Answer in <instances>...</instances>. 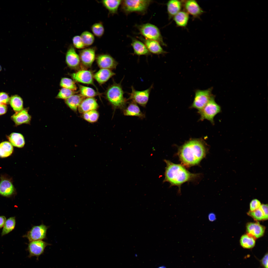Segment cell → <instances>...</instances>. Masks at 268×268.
Returning <instances> with one entry per match:
<instances>
[{
  "mask_svg": "<svg viewBox=\"0 0 268 268\" xmlns=\"http://www.w3.org/2000/svg\"><path fill=\"white\" fill-rule=\"evenodd\" d=\"M208 151V145L202 138H192L179 147L177 155L182 164L189 167L198 165Z\"/></svg>",
  "mask_w": 268,
  "mask_h": 268,
  "instance_id": "obj_1",
  "label": "cell"
},
{
  "mask_svg": "<svg viewBox=\"0 0 268 268\" xmlns=\"http://www.w3.org/2000/svg\"><path fill=\"white\" fill-rule=\"evenodd\" d=\"M164 161L166 166L163 182L169 183L171 186H177L179 191H180V187L182 184L194 180L200 175L190 172L183 165L175 164L166 159Z\"/></svg>",
  "mask_w": 268,
  "mask_h": 268,
  "instance_id": "obj_2",
  "label": "cell"
},
{
  "mask_svg": "<svg viewBox=\"0 0 268 268\" xmlns=\"http://www.w3.org/2000/svg\"><path fill=\"white\" fill-rule=\"evenodd\" d=\"M124 93L121 83H115L108 88L105 95L108 101L115 107L123 108L128 101L124 96Z\"/></svg>",
  "mask_w": 268,
  "mask_h": 268,
  "instance_id": "obj_3",
  "label": "cell"
},
{
  "mask_svg": "<svg viewBox=\"0 0 268 268\" xmlns=\"http://www.w3.org/2000/svg\"><path fill=\"white\" fill-rule=\"evenodd\" d=\"M153 1L147 0H122L121 9L128 15L133 12L145 14Z\"/></svg>",
  "mask_w": 268,
  "mask_h": 268,
  "instance_id": "obj_4",
  "label": "cell"
},
{
  "mask_svg": "<svg viewBox=\"0 0 268 268\" xmlns=\"http://www.w3.org/2000/svg\"><path fill=\"white\" fill-rule=\"evenodd\" d=\"M136 26L140 34L144 38L156 41L163 46H166L159 29L155 25L150 23H146Z\"/></svg>",
  "mask_w": 268,
  "mask_h": 268,
  "instance_id": "obj_5",
  "label": "cell"
},
{
  "mask_svg": "<svg viewBox=\"0 0 268 268\" xmlns=\"http://www.w3.org/2000/svg\"><path fill=\"white\" fill-rule=\"evenodd\" d=\"M221 111V107L216 102L214 96L213 95L205 105L198 112L200 115V120H206L214 124V117Z\"/></svg>",
  "mask_w": 268,
  "mask_h": 268,
  "instance_id": "obj_6",
  "label": "cell"
},
{
  "mask_svg": "<svg viewBox=\"0 0 268 268\" xmlns=\"http://www.w3.org/2000/svg\"><path fill=\"white\" fill-rule=\"evenodd\" d=\"M212 88L204 90H196L193 102L190 108L200 111L208 102L213 95Z\"/></svg>",
  "mask_w": 268,
  "mask_h": 268,
  "instance_id": "obj_7",
  "label": "cell"
},
{
  "mask_svg": "<svg viewBox=\"0 0 268 268\" xmlns=\"http://www.w3.org/2000/svg\"><path fill=\"white\" fill-rule=\"evenodd\" d=\"M153 87L152 84L148 89L141 91L136 90L133 86H132V91L129 93V95L128 101L131 100L136 104L140 105L145 107L148 101L149 96L151 91Z\"/></svg>",
  "mask_w": 268,
  "mask_h": 268,
  "instance_id": "obj_8",
  "label": "cell"
},
{
  "mask_svg": "<svg viewBox=\"0 0 268 268\" xmlns=\"http://www.w3.org/2000/svg\"><path fill=\"white\" fill-rule=\"evenodd\" d=\"M50 244L42 240L30 242L28 244L27 250L29 252L28 257L31 258L35 256L38 260L39 257L44 253L46 247Z\"/></svg>",
  "mask_w": 268,
  "mask_h": 268,
  "instance_id": "obj_9",
  "label": "cell"
},
{
  "mask_svg": "<svg viewBox=\"0 0 268 268\" xmlns=\"http://www.w3.org/2000/svg\"><path fill=\"white\" fill-rule=\"evenodd\" d=\"M47 226L43 224L38 226H34L25 236L30 242L38 240H42L45 238Z\"/></svg>",
  "mask_w": 268,
  "mask_h": 268,
  "instance_id": "obj_10",
  "label": "cell"
},
{
  "mask_svg": "<svg viewBox=\"0 0 268 268\" xmlns=\"http://www.w3.org/2000/svg\"><path fill=\"white\" fill-rule=\"evenodd\" d=\"M183 7L184 11L194 18H200L204 12L197 2L195 0H182Z\"/></svg>",
  "mask_w": 268,
  "mask_h": 268,
  "instance_id": "obj_11",
  "label": "cell"
},
{
  "mask_svg": "<svg viewBox=\"0 0 268 268\" xmlns=\"http://www.w3.org/2000/svg\"><path fill=\"white\" fill-rule=\"evenodd\" d=\"M96 50L95 47H91L80 51L79 56L80 62L84 67H91L95 58Z\"/></svg>",
  "mask_w": 268,
  "mask_h": 268,
  "instance_id": "obj_12",
  "label": "cell"
},
{
  "mask_svg": "<svg viewBox=\"0 0 268 268\" xmlns=\"http://www.w3.org/2000/svg\"><path fill=\"white\" fill-rule=\"evenodd\" d=\"M96 60L98 66L101 68L115 69L118 64L113 57L107 54L98 55L96 57Z\"/></svg>",
  "mask_w": 268,
  "mask_h": 268,
  "instance_id": "obj_13",
  "label": "cell"
},
{
  "mask_svg": "<svg viewBox=\"0 0 268 268\" xmlns=\"http://www.w3.org/2000/svg\"><path fill=\"white\" fill-rule=\"evenodd\" d=\"M71 76L73 79L77 82L95 86L93 82V75L90 70H80L71 74Z\"/></svg>",
  "mask_w": 268,
  "mask_h": 268,
  "instance_id": "obj_14",
  "label": "cell"
},
{
  "mask_svg": "<svg viewBox=\"0 0 268 268\" xmlns=\"http://www.w3.org/2000/svg\"><path fill=\"white\" fill-rule=\"evenodd\" d=\"M66 58V63L70 67L75 69L79 67L80 63L79 57L73 46H70L68 49Z\"/></svg>",
  "mask_w": 268,
  "mask_h": 268,
  "instance_id": "obj_15",
  "label": "cell"
},
{
  "mask_svg": "<svg viewBox=\"0 0 268 268\" xmlns=\"http://www.w3.org/2000/svg\"><path fill=\"white\" fill-rule=\"evenodd\" d=\"M139 38L144 43L151 54L160 55H163L167 53L163 49L160 43L158 41L146 39L141 37Z\"/></svg>",
  "mask_w": 268,
  "mask_h": 268,
  "instance_id": "obj_16",
  "label": "cell"
},
{
  "mask_svg": "<svg viewBox=\"0 0 268 268\" xmlns=\"http://www.w3.org/2000/svg\"><path fill=\"white\" fill-rule=\"evenodd\" d=\"M247 234L250 235L255 238H259L264 234L265 228L258 222H249L246 225Z\"/></svg>",
  "mask_w": 268,
  "mask_h": 268,
  "instance_id": "obj_17",
  "label": "cell"
},
{
  "mask_svg": "<svg viewBox=\"0 0 268 268\" xmlns=\"http://www.w3.org/2000/svg\"><path fill=\"white\" fill-rule=\"evenodd\" d=\"M131 45L134 50L133 54L135 55L138 56L151 55L144 43L135 38H132Z\"/></svg>",
  "mask_w": 268,
  "mask_h": 268,
  "instance_id": "obj_18",
  "label": "cell"
},
{
  "mask_svg": "<svg viewBox=\"0 0 268 268\" xmlns=\"http://www.w3.org/2000/svg\"><path fill=\"white\" fill-rule=\"evenodd\" d=\"M167 13L169 20L173 18L183 7L182 0H170L167 3Z\"/></svg>",
  "mask_w": 268,
  "mask_h": 268,
  "instance_id": "obj_19",
  "label": "cell"
},
{
  "mask_svg": "<svg viewBox=\"0 0 268 268\" xmlns=\"http://www.w3.org/2000/svg\"><path fill=\"white\" fill-rule=\"evenodd\" d=\"M98 107V104L95 98H88L84 99L78 107L79 112L84 113L87 111L95 110Z\"/></svg>",
  "mask_w": 268,
  "mask_h": 268,
  "instance_id": "obj_20",
  "label": "cell"
},
{
  "mask_svg": "<svg viewBox=\"0 0 268 268\" xmlns=\"http://www.w3.org/2000/svg\"><path fill=\"white\" fill-rule=\"evenodd\" d=\"M11 118L16 125H18L23 124L29 123L31 117L28 113V109H23L21 111L16 113Z\"/></svg>",
  "mask_w": 268,
  "mask_h": 268,
  "instance_id": "obj_21",
  "label": "cell"
},
{
  "mask_svg": "<svg viewBox=\"0 0 268 268\" xmlns=\"http://www.w3.org/2000/svg\"><path fill=\"white\" fill-rule=\"evenodd\" d=\"M115 74L110 69L101 68L93 75V78L99 84H102Z\"/></svg>",
  "mask_w": 268,
  "mask_h": 268,
  "instance_id": "obj_22",
  "label": "cell"
},
{
  "mask_svg": "<svg viewBox=\"0 0 268 268\" xmlns=\"http://www.w3.org/2000/svg\"><path fill=\"white\" fill-rule=\"evenodd\" d=\"M124 114L125 116H137L141 118L145 117V114L141 112L137 104L132 101L125 109Z\"/></svg>",
  "mask_w": 268,
  "mask_h": 268,
  "instance_id": "obj_23",
  "label": "cell"
},
{
  "mask_svg": "<svg viewBox=\"0 0 268 268\" xmlns=\"http://www.w3.org/2000/svg\"><path fill=\"white\" fill-rule=\"evenodd\" d=\"M15 191L14 187L10 181L6 179H2L0 182V195L9 197L13 195Z\"/></svg>",
  "mask_w": 268,
  "mask_h": 268,
  "instance_id": "obj_24",
  "label": "cell"
},
{
  "mask_svg": "<svg viewBox=\"0 0 268 268\" xmlns=\"http://www.w3.org/2000/svg\"><path fill=\"white\" fill-rule=\"evenodd\" d=\"M122 0H104L100 2L108 11L109 14L113 15L117 14Z\"/></svg>",
  "mask_w": 268,
  "mask_h": 268,
  "instance_id": "obj_25",
  "label": "cell"
},
{
  "mask_svg": "<svg viewBox=\"0 0 268 268\" xmlns=\"http://www.w3.org/2000/svg\"><path fill=\"white\" fill-rule=\"evenodd\" d=\"M173 18L177 26L185 27L188 24L189 16V14L184 10H181L175 15Z\"/></svg>",
  "mask_w": 268,
  "mask_h": 268,
  "instance_id": "obj_26",
  "label": "cell"
},
{
  "mask_svg": "<svg viewBox=\"0 0 268 268\" xmlns=\"http://www.w3.org/2000/svg\"><path fill=\"white\" fill-rule=\"evenodd\" d=\"M84 98L80 94H74L65 100V102L71 109L76 111Z\"/></svg>",
  "mask_w": 268,
  "mask_h": 268,
  "instance_id": "obj_27",
  "label": "cell"
},
{
  "mask_svg": "<svg viewBox=\"0 0 268 268\" xmlns=\"http://www.w3.org/2000/svg\"><path fill=\"white\" fill-rule=\"evenodd\" d=\"M8 138L11 144L15 147L22 148L24 145V138L23 136L20 134L12 133L8 136Z\"/></svg>",
  "mask_w": 268,
  "mask_h": 268,
  "instance_id": "obj_28",
  "label": "cell"
},
{
  "mask_svg": "<svg viewBox=\"0 0 268 268\" xmlns=\"http://www.w3.org/2000/svg\"><path fill=\"white\" fill-rule=\"evenodd\" d=\"M255 238L247 234L243 235L241 237L240 242L241 246L246 249H251L253 247L255 244Z\"/></svg>",
  "mask_w": 268,
  "mask_h": 268,
  "instance_id": "obj_29",
  "label": "cell"
},
{
  "mask_svg": "<svg viewBox=\"0 0 268 268\" xmlns=\"http://www.w3.org/2000/svg\"><path fill=\"white\" fill-rule=\"evenodd\" d=\"M9 102L16 113L20 112L23 109V100L18 95H15L11 96L10 98Z\"/></svg>",
  "mask_w": 268,
  "mask_h": 268,
  "instance_id": "obj_30",
  "label": "cell"
},
{
  "mask_svg": "<svg viewBox=\"0 0 268 268\" xmlns=\"http://www.w3.org/2000/svg\"><path fill=\"white\" fill-rule=\"evenodd\" d=\"M13 151V148L11 143L4 141L0 144V157L3 158L10 155Z\"/></svg>",
  "mask_w": 268,
  "mask_h": 268,
  "instance_id": "obj_31",
  "label": "cell"
},
{
  "mask_svg": "<svg viewBox=\"0 0 268 268\" xmlns=\"http://www.w3.org/2000/svg\"><path fill=\"white\" fill-rule=\"evenodd\" d=\"M15 224L14 217H11L6 220L3 226L1 235H4L11 231L15 228Z\"/></svg>",
  "mask_w": 268,
  "mask_h": 268,
  "instance_id": "obj_32",
  "label": "cell"
},
{
  "mask_svg": "<svg viewBox=\"0 0 268 268\" xmlns=\"http://www.w3.org/2000/svg\"><path fill=\"white\" fill-rule=\"evenodd\" d=\"M80 36L85 47L92 45L95 41L94 35L90 32L85 31L81 34Z\"/></svg>",
  "mask_w": 268,
  "mask_h": 268,
  "instance_id": "obj_33",
  "label": "cell"
},
{
  "mask_svg": "<svg viewBox=\"0 0 268 268\" xmlns=\"http://www.w3.org/2000/svg\"><path fill=\"white\" fill-rule=\"evenodd\" d=\"M79 86L80 95L84 97L93 98L98 95V93L92 88L80 85Z\"/></svg>",
  "mask_w": 268,
  "mask_h": 268,
  "instance_id": "obj_34",
  "label": "cell"
},
{
  "mask_svg": "<svg viewBox=\"0 0 268 268\" xmlns=\"http://www.w3.org/2000/svg\"><path fill=\"white\" fill-rule=\"evenodd\" d=\"M91 30L93 35L99 38L102 37L104 32V28L101 22L93 24L91 26Z\"/></svg>",
  "mask_w": 268,
  "mask_h": 268,
  "instance_id": "obj_35",
  "label": "cell"
},
{
  "mask_svg": "<svg viewBox=\"0 0 268 268\" xmlns=\"http://www.w3.org/2000/svg\"><path fill=\"white\" fill-rule=\"evenodd\" d=\"M83 116V118L86 121L93 123L97 121L99 115L97 111L93 110L84 113Z\"/></svg>",
  "mask_w": 268,
  "mask_h": 268,
  "instance_id": "obj_36",
  "label": "cell"
},
{
  "mask_svg": "<svg viewBox=\"0 0 268 268\" xmlns=\"http://www.w3.org/2000/svg\"><path fill=\"white\" fill-rule=\"evenodd\" d=\"M60 86L63 88L68 89L73 91L76 90L77 86L73 81L67 78H63L61 80Z\"/></svg>",
  "mask_w": 268,
  "mask_h": 268,
  "instance_id": "obj_37",
  "label": "cell"
},
{
  "mask_svg": "<svg viewBox=\"0 0 268 268\" xmlns=\"http://www.w3.org/2000/svg\"><path fill=\"white\" fill-rule=\"evenodd\" d=\"M76 93V92L75 91L63 88L60 90L56 98L58 99L66 100Z\"/></svg>",
  "mask_w": 268,
  "mask_h": 268,
  "instance_id": "obj_38",
  "label": "cell"
},
{
  "mask_svg": "<svg viewBox=\"0 0 268 268\" xmlns=\"http://www.w3.org/2000/svg\"><path fill=\"white\" fill-rule=\"evenodd\" d=\"M247 214L256 221L265 220L264 213L260 207L254 211H249L247 213Z\"/></svg>",
  "mask_w": 268,
  "mask_h": 268,
  "instance_id": "obj_39",
  "label": "cell"
},
{
  "mask_svg": "<svg viewBox=\"0 0 268 268\" xmlns=\"http://www.w3.org/2000/svg\"><path fill=\"white\" fill-rule=\"evenodd\" d=\"M73 45L75 48L79 49H83L85 47L80 36L77 35L74 36L72 39Z\"/></svg>",
  "mask_w": 268,
  "mask_h": 268,
  "instance_id": "obj_40",
  "label": "cell"
},
{
  "mask_svg": "<svg viewBox=\"0 0 268 268\" xmlns=\"http://www.w3.org/2000/svg\"><path fill=\"white\" fill-rule=\"evenodd\" d=\"M261 205V203L259 201L256 199L253 200L250 203V211H253L257 209L260 208Z\"/></svg>",
  "mask_w": 268,
  "mask_h": 268,
  "instance_id": "obj_41",
  "label": "cell"
},
{
  "mask_svg": "<svg viewBox=\"0 0 268 268\" xmlns=\"http://www.w3.org/2000/svg\"><path fill=\"white\" fill-rule=\"evenodd\" d=\"M10 98L8 95L4 92L0 93V103L6 104L9 101Z\"/></svg>",
  "mask_w": 268,
  "mask_h": 268,
  "instance_id": "obj_42",
  "label": "cell"
},
{
  "mask_svg": "<svg viewBox=\"0 0 268 268\" xmlns=\"http://www.w3.org/2000/svg\"><path fill=\"white\" fill-rule=\"evenodd\" d=\"M260 208L262 210L264 216L265 220L268 219V205L267 204H262L261 205Z\"/></svg>",
  "mask_w": 268,
  "mask_h": 268,
  "instance_id": "obj_43",
  "label": "cell"
},
{
  "mask_svg": "<svg viewBox=\"0 0 268 268\" xmlns=\"http://www.w3.org/2000/svg\"><path fill=\"white\" fill-rule=\"evenodd\" d=\"M261 262L262 265L265 268H268V254H266L262 258Z\"/></svg>",
  "mask_w": 268,
  "mask_h": 268,
  "instance_id": "obj_44",
  "label": "cell"
},
{
  "mask_svg": "<svg viewBox=\"0 0 268 268\" xmlns=\"http://www.w3.org/2000/svg\"><path fill=\"white\" fill-rule=\"evenodd\" d=\"M7 110V107L5 104H0V115L5 113Z\"/></svg>",
  "mask_w": 268,
  "mask_h": 268,
  "instance_id": "obj_45",
  "label": "cell"
},
{
  "mask_svg": "<svg viewBox=\"0 0 268 268\" xmlns=\"http://www.w3.org/2000/svg\"><path fill=\"white\" fill-rule=\"evenodd\" d=\"M208 218L210 221L213 222L216 220V216L214 213H210L208 215Z\"/></svg>",
  "mask_w": 268,
  "mask_h": 268,
  "instance_id": "obj_46",
  "label": "cell"
},
{
  "mask_svg": "<svg viewBox=\"0 0 268 268\" xmlns=\"http://www.w3.org/2000/svg\"><path fill=\"white\" fill-rule=\"evenodd\" d=\"M6 220L5 216H0V228L3 226Z\"/></svg>",
  "mask_w": 268,
  "mask_h": 268,
  "instance_id": "obj_47",
  "label": "cell"
},
{
  "mask_svg": "<svg viewBox=\"0 0 268 268\" xmlns=\"http://www.w3.org/2000/svg\"><path fill=\"white\" fill-rule=\"evenodd\" d=\"M159 268H166L164 266H162V267H160Z\"/></svg>",
  "mask_w": 268,
  "mask_h": 268,
  "instance_id": "obj_48",
  "label": "cell"
},
{
  "mask_svg": "<svg viewBox=\"0 0 268 268\" xmlns=\"http://www.w3.org/2000/svg\"><path fill=\"white\" fill-rule=\"evenodd\" d=\"M1 70V66L0 65V71Z\"/></svg>",
  "mask_w": 268,
  "mask_h": 268,
  "instance_id": "obj_49",
  "label": "cell"
}]
</instances>
